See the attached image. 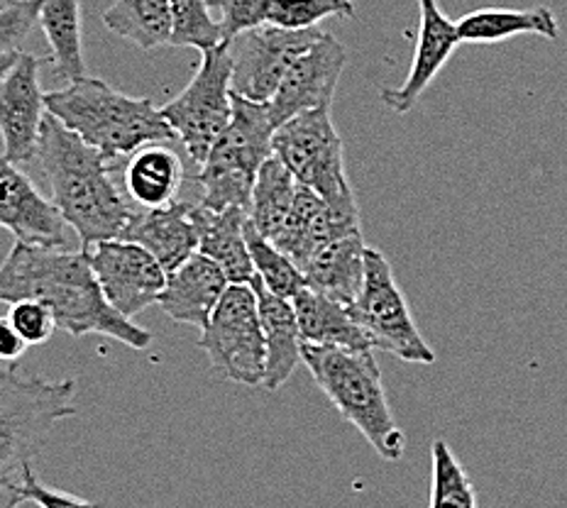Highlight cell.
Masks as SVG:
<instances>
[{
	"label": "cell",
	"instance_id": "d590c367",
	"mask_svg": "<svg viewBox=\"0 0 567 508\" xmlns=\"http://www.w3.org/2000/svg\"><path fill=\"white\" fill-rule=\"evenodd\" d=\"M20 481H22V494H25V501L38 504L40 508H99L96 504L81 499V496L47 487V484H42L38 479V475L32 471V465L22 469Z\"/></svg>",
	"mask_w": 567,
	"mask_h": 508
},
{
	"label": "cell",
	"instance_id": "f1b7e54d",
	"mask_svg": "<svg viewBox=\"0 0 567 508\" xmlns=\"http://www.w3.org/2000/svg\"><path fill=\"white\" fill-rule=\"evenodd\" d=\"M245 238H247V247H250L255 274L259 277V281L281 299L291 301L297 297V293L306 287L301 269L293 265L275 242L265 238V235L255 228V222L250 218L245 220Z\"/></svg>",
	"mask_w": 567,
	"mask_h": 508
},
{
	"label": "cell",
	"instance_id": "e0dca14e",
	"mask_svg": "<svg viewBox=\"0 0 567 508\" xmlns=\"http://www.w3.org/2000/svg\"><path fill=\"white\" fill-rule=\"evenodd\" d=\"M419 10L421 28L409 76L399 89H382L380 93L384 105L396 115L409 113L419 103L423 91L433 84V79L457 50V44H463L457 34V22L443 13L439 0H419Z\"/></svg>",
	"mask_w": 567,
	"mask_h": 508
},
{
	"label": "cell",
	"instance_id": "9c48e42d",
	"mask_svg": "<svg viewBox=\"0 0 567 508\" xmlns=\"http://www.w3.org/2000/svg\"><path fill=\"white\" fill-rule=\"evenodd\" d=\"M233 56L228 44L200 52V64L188 86L162 108L164 121L182 139L186 155L204 164L210 147L233 117Z\"/></svg>",
	"mask_w": 567,
	"mask_h": 508
},
{
	"label": "cell",
	"instance_id": "484cf974",
	"mask_svg": "<svg viewBox=\"0 0 567 508\" xmlns=\"http://www.w3.org/2000/svg\"><path fill=\"white\" fill-rule=\"evenodd\" d=\"M40 28L50 44V62L59 79L79 81L86 76L84 22L81 0H42Z\"/></svg>",
	"mask_w": 567,
	"mask_h": 508
},
{
	"label": "cell",
	"instance_id": "4dcf8cb0",
	"mask_svg": "<svg viewBox=\"0 0 567 508\" xmlns=\"http://www.w3.org/2000/svg\"><path fill=\"white\" fill-rule=\"evenodd\" d=\"M172 46L216 50L223 46L220 22L213 20L208 0H172Z\"/></svg>",
	"mask_w": 567,
	"mask_h": 508
},
{
	"label": "cell",
	"instance_id": "ba28073f",
	"mask_svg": "<svg viewBox=\"0 0 567 508\" xmlns=\"http://www.w3.org/2000/svg\"><path fill=\"white\" fill-rule=\"evenodd\" d=\"M196 345L208 354L210 367L223 380L265 386L267 348L252 283H230Z\"/></svg>",
	"mask_w": 567,
	"mask_h": 508
},
{
	"label": "cell",
	"instance_id": "8992f818",
	"mask_svg": "<svg viewBox=\"0 0 567 508\" xmlns=\"http://www.w3.org/2000/svg\"><path fill=\"white\" fill-rule=\"evenodd\" d=\"M76 380L50 382L42 376L0 372V477H20L32 465L56 423L76 416Z\"/></svg>",
	"mask_w": 567,
	"mask_h": 508
},
{
	"label": "cell",
	"instance_id": "52a82bcc",
	"mask_svg": "<svg viewBox=\"0 0 567 508\" xmlns=\"http://www.w3.org/2000/svg\"><path fill=\"white\" fill-rule=\"evenodd\" d=\"M275 157L284 162L293 179L311 188L328 206L360 210L348 182L342 139L330 117V108H316L291 117L275 133Z\"/></svg>",
	"mask_w": 567,
	"mask_h": 508
},
{
	"label": "cell",
	"instance_id": "8fae6325",
	"mask_svg": "<svg viewBox=\"0 0 567 508\" xmlns=\"http://www.w3.org/2000/svg\"><path fill=\"white\" fill-rule=\"evenodd\" d=\"M321 38L323 32L318 28L287 30L271 22L243 32L228 44L233 56V93L269 103L291 64Z\"/></svg>",
	"mask_w": 567,
	"mask_h": 508
},
{
	"label": "cell",
	"instance_id": "6da1fadb",
	"mask_svg": "<svg viewBox=\"0 0 567 508\" xmlns=\"http://www.w3.org/2000/svg\"><path fill=\"white\" fill-rule=\"evenodd\" d=\"M42 301L56 315L59 330L84 338L105 335L130 350H147L155 335L117 313L105 299L86 250L32 247L16 242L0 265V303Z\"/></svg>",
	"mask_w": 567,
	"mask_h": 508
},
{
	"label": "cell",
	"instance_id": "e575fe53",
	"mask_svg": "<svg viewBox=\"0 0 567 508\" xmlns=\"http://www.w3.org/2000/svg\"><path fill=\"white\" fill-rule=\"evenodd\" d=\"M8 318L28 345H44V342L59 330L54 311L47 303L34 299L18 301L10 305Z\"/></svg>",
	"mask_w": 567,
	"mask_h": 508
},
{
	"label": "cell",
	"instance_id": "44dd1931",
	"mask_svg": "<svg viewBox=\"0 0 567 508\" xmlns=\"http://www.w3.org/2000/svg\"><path fill=\"white\" fill-rule=\"evenodd\" d=\"M252 289L257 293L259 321H262L267 348L265 388L267 392H279L291 380L293 370L301 362L303 338L299 330V318L297 311H293V303L271 293L257 274L252 279Z\"/></svg>",
	"mask_w": 567,
	"mask_h": 508
},
{
	"label": "cell",
	"instance_id": "d6a6232c",
	"mask_svg": "<svg viewBox=\"0 0 567 508\" xmlns=\"http://www.w3.org/2000/svg\"><path fill=\"white\" fill-rule=\"evenodd\" d=\"M210 8L220 10L223 42L230 44L243 32L255 30L269 22V13L275 0H208Z\"/></svg>",
	"mask_w": 567,
	"mask_h": 508
},
{
	"label": "cell",
	"instance_id": "30bf717a",
	"mask_svg": "<svg viewBox=\"0 0 567 508\" xmlns=\"http://www.w3.org/2000/svg\"><path fill=\"white\" fill-rule=\"evenodd\" d=\"M364 335L374 350L392 352L394 357L411 364H433L435 352L423 340L419 325L413 323L404 291L399 289L392 265L380 250L368 247L364 252V281L358 301L350 305Z\"/></svg>",
	"mask_w": 567,
	"mask_h": 508
},
{
	"label": "cell",
	"instance_id": "f35d334b",
	"mask_svg": "<svg viewBox=\"0 0 567 508\" xmlns=\"http://www.w3.org/2000/svg\"><path fill=\"white\" fill-rule=\"evenodd\" d=\"M18 54H20V52H13V54H8V56L0 59V79H3V76H6V71L18 62Z\"/></svg>",
	"mask_w": 567,
	"mask_h": 508
},
{
	"label": "cell",
	"instance_id": "d6986e66",
	"mask_svg": "<svg viewBox=\"0 0 567 508\" xmlns=\"http://www.w3.org/2000/svg\"><path fill=\"white\" fill-rule=\"evenodd\" d=\"M194 204H169L137 210L123 240L137 242L159 259L167 274L198 252V235L192 218Z\"/></svg>",
	"mask_w": 567,
	"mask_h": 508
},
{
	"label": "cell",
	"instance_id": "83f0119b",
	"mask_svg": "<svg viewBox=\"0 0 567 508\" xmlns=\"http://www.w3.org/2000/svg\"><path fill=\"white\" fill-rule=\"evenodd\" d=\"M297 191L299 182L293 179V174L284 167L279 157H269L257 174L250 200V220L265 238H275L284 220L289 218Z\"/></svg>",
	"mask_w": 567,
	"mask_h": 508
},
{
	"label": "cell",
	"instance_id": "cb8c5ba5",
	"mask_svg": "<svg viewBox=\"0 0 567 508\" xmlns=\"http://www.w3.org/2000/svg\"><path fill=\"white\" fill-rule=\"evenodd\" d=\"M125 191L140 208L174 204L184 182V164L167 142L147 145L127 157Z\"/></svg>",
	"mask_w": 567,
	"mask_h": 508
},
{
	"label": "cell",
	"instance_id": "3957f363",
	"mask_svg": "<svg viewBox=\"0 0 567 508\" xmlns=\"http://www.w3.org/2000/svg\"><path fill=\"white\" fill-rule=\"evenodd\" d=\"M44 105L47 113L59 117L109 162H121L142 147L176 139L162 108H155L150 99L115 91L103 79L71 81L64 89L44 93Z\"/></svg>",
	"mask_w": 567,
	"mask_h": 508
},
{
	"label": "cell",
	"instance_id": "5b68a950",
	"mask_svg": "<svg viewBox=\"0 0 567 508\" xmlns=\"http://www.w3.org/2000/svg\"><path fill=\"white\" fill-rule=\"evenodd\" d=\"M275 133L277 125L271 123L269 103L233 93L230 125L210 147L196 176L198 186L204 188L200 204L210 210L245 208L250 212L257 174L269 157H275Z\"/></svg>",
	"mask_w": 567,
	"mask_h": 508
},
{
	"label": "cell",
	"instance_id": "7402d4cb",
	"mask_svg": "<svg viewBox=\"0 0 567 508\" xmlns=\"http://www.w3.org/2000/svg\"><path fill=\"white\" fill-rule=\"evenodd\" d=\"M364 252H368V245H364L362 232L328 242L303 269L306 287L321 291L328 299L350 309L362 291Z\"/></svg>",
	"mask_w": 567,
	"mask_h": 508
},
{
	"label": "cell",
	"instance_id": "5bb4252c",
	"mask_svg": "<svg viewBox=\"0 0 567 508\" xmlns=\"http://www.w3.org/2000/svg\"><path fill=\"white\" fill-rule=\"evenodd\" d=\"M346 64V44L323 32V38L311 44L281 79L277 93L269 101L271 123L279 127L301 113L330 108Z\"/></svg>",
	"mask_w": 567,
	"mask_h": 508
},
{
	"label": "cell",
	"instance_id": "ab89813d",
	"mask_svg": "<svg viewBox=\"0 0 567 508\" xmlns=\"http://www.w3.org/2000/svg\"><path fill=\"white\" fill-rule=\"evenodd\" d=\"M13 3H16V0H0V10L8 8V6H13Z\"/></svg>",
	"mask_w": 567,
	"mask_h": 508
},
{
	"label": "cell",
	"instance_id": "ffe728a7",
	"mask_svg": "<svg viewBox=\"0 0 567 508\" xmlns=\"http://www.w3.org/2000/svg\"><path fill=\"white\" fill-rule=\"evenodd\" d=\"M192 218L198 235V252L226 271L230 283H252L255 265L245 238V220L250 212L245 208L210 210L204 204H194Z\"/></svg>",
	"mask_w": 567,
	"mask_h": 508
},
{
	"label": "cell",
	"instance_id": "7a4b0ae2",
	"mask_svg": "<svg viewBox=\"0 0 567 508\" xmlns=\"http://www.w3.org/2000/svg\"><path fill=\"white\" fill-rule=\"evenodd\" d=\"M38 159L50 182L52 200L79 235L81 250L105 240H123L137 212L113 182L115 162L86 145L52 113L44 115Z\"/></svg>",
	"mask_w": 567,
	"mask_h": 508
},
{
	"label": "cell",
	"instance_id": "603a6c76",
	"mask_svg": "<svg viewBox=\"0 0 567 508\" xmlns=\"http://www.w3.org/2000/svg\"><path fill=\"white\" fill-rule=\"evenodd\" d=\"M293 311L299 318V330L303 342L323 348H346V350H374L364 330L354 323L348 305H342L326 293L311 287H303L291 299Z\"/></svg>",
	"mask_w": 567,
	"mask_h": 508
},
{
	"label": "cell",
	"instance_id": "4316f807",
	"mask_svg": "<svg viewBox=\"0 0 567 508\" xmlns=\"http://www.w3.org/2000/svg\"><path fill=\"white\" fill-rule=\"evenodd\" d=\"M103 25L140 50H157L172 40V0H115Z\"/></svg>",
	"mask_w": 567,
	"mask_h": 508
},
{
	"label": "cell",
	"instance_id": "8d00e7d4",
	"mask_svg": "<svg viewBox=\"0 0 567 508\" xmlns=\"http://www.w3.org/2000/svg\"><path fill=\"white\" fill-rule=\"evenodd\" d=\"M28 342L20 338L16 325L10 323V318H0V360L16 362L28 352Z\"/></svg>",
	"mask_w": 567,
	"mask_h": 508
},
{
	"label": "cell",
	"instance_id": "ac0fdd59",
	"mask_svg": "<svg viewBox=\"0 0 567 508\" xmlns=\"http://www.w3.org/2000/svg\"><path fill=\"white\" fill-rule=\"evenodd\" d=\"M230 279L213 259L196 252L188 262L167 274V287L159 297V309L174 323L204 330L213 311L228 291Z\"/></svg>",
	"mask_w": 567,
	"mask_h": 508
},
{
	"label": "cell",
	"instance_id": "1f68e13d",
	"mask_svg": "<svg viewBox=\"0 0 567 508\" xmlns=\"http://www.w3.org/2000/svg\"><path fill=\"white\" fill-rule=\"evenodd\" d=\"M326 18H354V0H275L271 25L287 30H309Z\"/></svg>",
	"mask_w": 567,
	"mask_h": 508
},
{
	"label": "cell",
	"instance_id": "277c9868",
	"mask_svg": "<svg viewBox=\"0 0 567 508\" xmlns=\"http://www.w3.org/2000/svg\"><path fill=\"white\" fill-rule=\"evenodd\" d=\"M301 362L330 404L362 433L372 450L386 463H399L406 438L396 425L384 394L380 364L372 350L323 348L301 342Z\"/></svg>",
	"mask_w": 567,
	"mask_h": 508
},
{
	"label": "cell",
	"instance_id": "74e56055",
	"mask_svg": "<svg viewBox=\"0 0 567 508\" xmlns=\"http://www.w3.org/2000/svg\"><path fill=\"white\" fill-rule=\"evenodd\" d=\"M25 504L20 477H0V508H20Z\"/></svg>",
	"mask_w": 567,
	"mask_h": 508
},
{
	"label": "cell",
	"instance_id": "d4e9b609",
	"mask_svg": "<svg viewBox=\"0 0 567 508\" xmlns=\"http://www.w3.org/2000/svg\"><path fill=\"white\" fill-rule=\"evenodd\" d=\"M460 40L467 44H494L516 34H538L546 40H558L560 28L555 13L546 6L528 10L514 8H484L457 20Z\"/></svg>",
	"mask_w": 567,
	"mask_h": 508
},
{
	"label": "cell",
	"instance_id": "836d02e7",
	"mask_svg": "<svg viewBox=\"0 0 567 508\" xmlns=\"http://www.w3.org/2000/svg\"><path fill=\"white\" fill-rule=\"evenodd\" d=\"M40 8L42 0H16L0 10V59L20 52V44L40 22Z\"/></svg>",
	"mask_w": 567,
	"mask_h": 508
},
{
	"label": "cell",
	"instance_id": "2e32d148",
	"mask_svg": "<svg viewBox=\"0 0 567 508\" xmlns=\"http://www.w3.org/2000/svg\"><path fill=\"white\" fill-rule=\"evenodd\" d=\"M354 232H362L360 210H342L328 206L321 196L311 191V188L299 184L297 200H293L289 218L284 220V226L279 228L275 238H271V242H275L303 274V269L309 267V262L321 247Z\"/></svg>",
	"mask_w": 567,
	"mask_h": 508
},
{
	"label": "cell",
	"instance_id": "7c38bea8",
	"mask_svg": "<svg viewBox=\"0 0 567 508\" xmlns=\"http://www.w3.org/2000/svg\"><path fill=\"white\" fill-rule=\"evenodd\" d=\"M86 255L105 299L117 313L133 321V315L159 303L167 271L145 247L130 240H105L86 247Z\"/></svg>",
	"mask_w": 567,
	"mask_h": 508
},
{
	"label": "cell",
	"instance_id": "f546056e",
	"mask_svg": "<svg viewBox=\"0 0 567 508\" xmlns=\"http://www.w3.org/2000/svg\"><path fill=\"white\" fill-rule=\"evenodd\" d=\"M431 508H477V491L445 440L433 443Z\"/></svg>",
	"mask_w": 567,
	"mask_h": 508
},
{
	"label": "cell",
	"instance_id": "9a60e30c",
	"mask_svg": "<svg viewBox=\"0 0 567 508\" xmlns=\"http://www.w3.org/2000/svg\"><path fill=\"white\" fill-rule=\"evenodd\" d=\"M0 228L16 235V242L32 247H66L69 222L54 200H47L20 164L0 157Z\"/></svg>",
	"mask_w": 567,
	"mask_h": 508
},
{
	"label": "cell",
	"instance_id": "4fadbf2b",
	"mask_svg": "<svg viewBox=\"0 0 567 508\" xmlns=\"http://www.w3.org/2000/svg\"><path fill=\"white\" fill-rule=\"evenodd\" d=\"M42 56L20 52L18 62L0 79V137L3 155L16 164L38 159L40 133L47 115L44 93L40 86Z\"/></svg>",
	"mask_w": 567,
	"mask_h": 508
}]
</instances>
